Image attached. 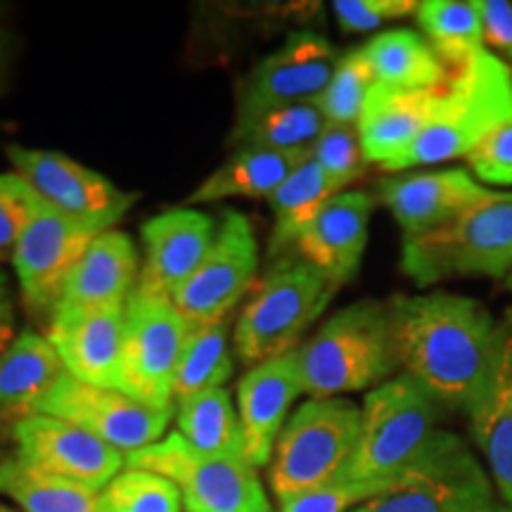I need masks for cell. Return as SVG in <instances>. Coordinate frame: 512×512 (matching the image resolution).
<instances>
[{
  "label": "cell",
  "instance_id": "6da1fadb",
  "mask_svg": "<svg viewBox=\"0 0 512 512\" xmlns=\"http://www.w3.org/2000/svg\"><path fill=\"white\" fill-rule=\"evenodd\" d=\"M387 304L399 366L439 403L467 411L496 370L501 318L451 292L401 294Z\"/></svg>",
  "mask_w": 512,
  "mask_h": 512
},
{
  "label": "cell",
  "instance_id": "7c38bea8",
  "mask_svg": "<svg viewBox=\"0 0 512 512\" xmlns=\"http://www.w3.org/2000/svg\"><path fill=\"white\" fill-rule=\"evenodd\" d=\"M36 413L72 422L128 456L164 437L174 408L157 411L117 389L95 387L62 373L50 392L38 401Z\"/></svg>",
  "mask_w": 512,
  "mask_h": 512
},
{
  "label": "cell",
  "instance_id": "52a82bcc",
  "mask_svg": "<svg viewBox=\"0 0 512 512\" xmlns=\"http://www.w3.org/2000/svg\"><path fill=\"white\" fill-rule=\"evenodd\" d=\"M361 406L349 399H309L285 422L275 444L268 482L283 503L332 482L354 456Z\"/></svg>",
  "mask_w": 512,
  "mask_h": 512
},
{
  "label": "cell",
  "instance_id": "603a6c76",
  "mask_svg": "<svg viewBox=\"0 0 512 512\" xmlns=\"http://www.w3.org/2000/svg\"><path fill=\"white\" fill-rule=\"evenodd\" d=\"M437 91H399L375 83L356 124L368 164L387 171L415 143L430 121Z\"/></svg>",
  "mask_w": 512,
  "mask_h": 512
},
{
  "label": "cell",
  "instance_id": "484cf974",
  "mask_svg": "<svg viewBox=\"0 0 512 512\" xmlns=\"http://www.w3.org/2000/svg\"><path fill=\"white\" fill-rule=\"evenodd\" d=\"M311 157V150H264L240 147L226 164L204 178L188 195V204L219 202L230 197L271 200L287 178Z\"/></svg>",
  "mask_w": 512,
  "mask_h": 512
},
{
  "label": "cell",
  "instance_id": "8992f818",
  "mask_svg": "<svg viewBox=\"0 0 512 512\" xmlns=\"http://www.w3.org/2000/svg\"><path fill=\"white\" fill-rule=\"evenodd\" d=\"M339 290L304 259H283L271 268L235 328V351L247 366L297 351L299 339L328 309Z\"/></svg>",
  "mask_w": 512,
  "mask_h": 512
},
{
  "label": "cell",
  "instance_id": "3957f363",
  "mask_svg": "<svg viewBox=\"0 0 512 512\" xmlns=\"http://www.w3.org/2000/svg\"><path fill=\"white\" fill-rule=\"evenodd\" d=\"M510 112V67L498 55L482 50L448 76L434 98L427 126L387 171L467 159Z\"/></svg>",
  "mask_w": 512,
  "mask_h": 512
},
{
  "label": "cell",
  "instance_id": "836d02e7",
  "mask_svg": "<svg viewBox=\"0 0 512 512\" xmlns=\"http://www.w3.org/2000/svg\"><path fill=\"white\" fill-rule=\"evenodd\" d=\"M183 494L155 472H119L98 496V512H181Z\"/></svg>",
  "mask_w": 512,
  "mask_h": 512
},
{
  "label": "cell",
  "instance_id": "5bb4252c",
  "mask_svg": "<svg viewBox=\"0 0 512 512\" xmlns=\"http://www.w3.org/2000/svg\"><path fill=\"white\" fill-rule=\"evenodd\" d=\"M259 268V245L252 223L240 211L228 209L214 245L171 297V304L190 325H214L226 320L245 297Z\"/></svg>",
  "mask_w": 512,
  "mask_h": 512
},
{
  "label": "cell",
  "instance_id": "f1b7e54d",
  "mask_svg": "<svg viewBox=\"0 0 512 512\" xmlns=\"http://www.w3.org/2000/svg\"><path fill=\"white\" fill-rule=\"evenodd\" d=\"M0 496L22 512H98V496L86 486L36 470L17 456L0 460Z\"/></svg>",
  "mask_w": 512,
  "mask_h": 512
},
{
  "label": "cell",
  "instance_id": "4fadbf2b",
  "mask_svg": "<svg viewBox=\"0 0 512 512\" xmlns=\"http://www.w3.org/2000/svg\"><path fill=\"white\" fill-rule=\"evenodd\" d=\"M98 235V230L81 226L41 202L12 252L19 294L31 316L53 318L69 273Z\"/></svg>",
  "mask_w": 512,
  "mask_h": 512
},
{
  "label": "cell",
  "instance_id": "44dd1931",
  "mask_svg": "<svg viewBox=\"0 0 512 512\" xmlns=\"http://www.w3.org/2000/svg\"><path fill=\"white\" fill-rule=\"evenodd\" d=\"M299 394H304V389L294 351L259 363L240 380V425L247 460L254 467L271 463L287 413Z\"/></svg>",
  "mask_w": 512,
  "mask_h": 512
},
{
  "label": "cell",
  "instance_id": "ee69618b",
  "mask_svg": "<svg viewBox=\"0 0 512 512\" xmlns=\"http://www.w3.org/2000/svg\"><path fill=\"white\" fill-rule=\"evenodd\" d=\"M503 285H505V290H510V292H512V271L508 273V278L503 280Z\"/></svg>",
  "mask_w": 512,
  "mask_h": 512
},
{
  "label": "cell",
  "instance_id": "d6986e66",
  "mask_svg": "<svg viewBox=\"0 0 512 512\" xmlns=\"http://www.w3.org/2000/svg\"><path fill=\"white\" fill-rule=\"evenodd\" d=\"M214 221L195 209H169L143 226L147 249L138 290L171 299L214 245Z\"/></svg>",
  "mask_w": 512,
  "mask_h": 512
},
{
  "label": "cell",
  "instance_id": "f546056e",
  "mask_svg": "<svg viewBox=\"0 0 512 512\" xmlns=\"http://www.w3.org/2000/svg\"><path fill=\"white\" fill-rule=\"evenodd\" d=\"M332 195L337 192L332 190L323 169L311 155L268 200L275 216L271 252H283V249L297 245V240L302 238L304 230L311 226Z\"/></svg>",
  "mask_w": 512,
  "mask_h": 512
},
{
  "label": "cell",
  "instance_id": "d590c367",
  "mask_svg": "<svg viewBox=\"0 0 512 512\" xmlns=\"http://www.w3.org/2000/svg\"><path fill=\"white\" fill-rule=\"evenodd\" d=\"M311 155L335 192H344L351 181H356L363 174L368 164L366 155H363L358 126L347 124L325 126L311 147Z\"/></svg>",
  "mask_w": 512,
  "mask_h": 512
},
{
  "label": "cell",
  "instance_id": "1f68e13d",
  "mask_svg": "<svg viewBox=\"0 0 512 512\" xmlns=\"http://www.w3.org/2000/svg\"><path fill=\"white\" fill-rule=\"evenodd\" d=\"M230 373H233V358L228 349L226 320L214 325H192L176 370L174 399L223 389Z\"/></svg>",
  "mask_w": 512,
  "mask_h": 512
},
{
  "label": "cell",
  "instance_id": "f35d334b",
  "mask_svg": "<svg viewBox=\"0 0 512 512\" xmlns=\"http://www.w3.org/2000/svg\"><path fill=\"white\" fill-rule=\"evenodd\" d=\"M467 164L486 188L512 185V112L467 155Z\"/></svg>",
  "mask_w": 512,
  "mask_h": 512
},
{
  "label": "cell",
  "instance_id": "277c9868",
  "mask_svg": "<svg viewBox=\"0 0 512 512\" xmlns=\"http://www.w3.org/2000/svg\"><path fill=\"white\" fill-rule=\"evenodd\" d=\"M437 403L406 373L368 392L361 406L356 451L339 477L392 489L420 463L437 439Z\"/></svg>",
  "mask_w": 512,
  "mask_h": 512
},
{
  "label": "cell",
  "instance_id": "8d00e7d4",
  "mask_svg": "<svg viewBox=\"0 0 512 512\" xmlns=\"http://www.w3.org/2000/svg\"><path fill=\"white\" fill-rule=\"evenodd\" d=\"M41 207V197L31 190L22 176L0 174V264L12 261V252L36 209Z\"/></svg>",
  "mask_w": 512,
  "mask_h": 512
},
{
  "label": "cell",
  "instance_id": "8fae6325",
  "mask_svg": "<svg viewBox=\"0 0 512 512\" xmlns=\"http://www.w3.org/2000/svg\"><path fill=\"white\" fill-rule=\"evenodd\" d=\"M5 155L15 174L31 185L41 202L98 233L112 230L138 200L136 192L119 190L110 178L62 152L12 143L5 147Z\"/></svg>",
  "mask_w": 512,
  "mask_h": 512
},
{
  "label": "cell",
  "instance_id": "d6a6232c",
  "mask_svg": "<svg viewBox=\"0 0 512 512\" xmlns=\"http://www.w3.org/2000/svg\"><path fill=\"white\" fill-rule=\"evenodd\" d=\"M328 119L320 112L318 102L283 107L268 112L252 124L235 128L233 143L240 147H264V150H311Z\"/></svg>",
  "mask_w": 512,
  "mask_h": 512
},
{
  "label": "cell",
  "instance_id": "d4e9b609",
  "mask_svg": "<svg viewBox=\"0 0 512 512\" xmlns=\"http://www.w3.org/2000/svg\"><path fill=\"white\" fill-rule=\"evenodd\" d=\"M136 271L138 256L131 238L121 230H105L69 273L60 306L126 304Z\"/></svg>",
  "mask_w": 512,
  "mask_h": 512
},
{
  "label": "cell",
  "instance_id": "f6af8a7d",
  "mask_svg": "<svg viewBox=\"0 0 512 512\" xmlns=\"http://www.w3.org/2000/svg\"><path fill=\"white\" fill-rule=\"evenodd\" d=\"M0 512H17V510H12V508H8V505L0 503Z\"/></svg>",
  "mask_w": 512,
  "mask_h": 512
},
{
  "label": "cell",
  "instance_id": "9c48e42d",
  "mask_svg": "<svg viewBox=\"0 0 512 512\" xmlns=\"http://www.w3.org/2000/svg\"><path fill=\"white\" fill-rule=\"evenodd\" d=\"M126 467L174 482L188 512H271L256 467L247 458L204 456L178 432L128 453Z\"/></svg>",
  "mask_w": 512,
  "mask_h": 512
},
{
  "label": "cell",
  "instance_id": "2e32d148",
  "mask_svg": "<svg viewBox=\"0 0 512 512\" xmlns=\"http://www.w3.org/2000/svg\"><path fill=\"white\" fill-rule=\"evenodd\" d=\"M10 439L15 441L19 460L86 486L95 494H100L126 465L124 453L117 448L107 446L72 422L50 415H29L12 430Z\"/></svg>",
  "mask_w": 512,
  "mask_h": 512
},
{
  "label": "cell",
  "instance_id": "74e56055",
  "mask_svg": "<svg viewBox=\"0 0 512 512\" xmlns=\"http://www.w3.org/2000/svg\"><path fill=\"white\" fill-rule=\"evenodd\" d=\"M389 491L387 486L349 482V479H332V482L304 491V494L287 498L280 503V512H347L358 505L368 503L370 498Z\"/></svg>",
  "mask_w": 512,
  "mask_h": 512
},
{
  "label": "cell",
  "instance_id": "e0dca14e",
  "mask_svg": "<svg viewBox=\"0 0 512 512\" xmlns=\"http://www.w3.org/2000/svg\"><path fill=\"white\" fill-rule=\"evenodd\" d=\"M124 323L126 304L57 306L46 337L64 373L95 387L117 389Z\"/></svg>",
  "mask_w": 512,
  "mask_h": 512
},
{
  "label": "cell",
  "instance_id": "ffe728a7",
  "mask_svg": "<svg viewBox=\"0 0 512 512\" xmlns=\"http://www.w3.org/2000/svg\"><path fill=\"white\" fill-rule=\"evenodd\" d=\"M375 200L368 192L344 190L332 195L297 240L299 259L309 261L342 287L354 278L368 245Z\"/></svg>",
  "mask_w": 512,
  "mask_h": 512
},
{
  "label": "cell",
  "instance_id": "30bf717a",
  "mask_svg": "<svg viewBox=\"0 0 512 512\" xmlns=\"http://www.w3.org/2000/svg\"><path fill=\"white\" fill-rule=\"evenodd\" d=\"M190 330L171 299L133 287L126 299L117 392L157 411H171L176 370Z\"/></svg>",
  "mask_w": 512,
  "mask_h": 512
},
{
  "label": "cell",
  "instance_id": "5b68a950",
  "mask_svg": "<svg viewBox=\"0 0 512 512\" xmlns=\"http://www.w3.org/2000/svg\"><path fill=\"white\" fill-rule=\"evenodd\" d=\"M401 268L418 287L448 278L505 280L512 271V192L489 190L446 226L403 238Z\"/></svg>",
  "mask_w": 512,
  "mask_h": 512
},
{
  "label": "cell",
  "instance_id": "ab89813d",
  "mask_svg": "<svg viewBox=\"0 0 512 512\" xmlns=\"http://www.w3.org/2000/svg\"><path fill=\"white\" fill-rule=\"evenodd\" d=\"M415 0H335L332 10L344 31H373L394 19L418 15Z\"/></svg>",
  "mask_w": 512,
  "mask_h": 512
},
{
  "label": "cell",
  "instance_id": "4316f807",
  "mask_svg": "<svg viewBox=\"0 0 512 512\" xmlns=\"http://www.w3.org/2000/svg\"><path fill=\"white\" fill-rule=\"evenodd\" d=\"M375 81L399 91H437L448 81V69L434 48L411 29L382 31L363 46Z\"/></svg>",
  "mask_w": 512,
  "mask_h": 512
},
{
  "label": "cell",
  "instance_id": "ac0fdd59",
  "mask_svg": "<svg viewBox=\"0 0 512 512\" xmlns=\"http://www.w3.org/2000/svg\"><path fill=\"white\" fill-rule=\"evenodd\" d=\"M486 192L489 188L465 169L396 176L380 183V200L392 211L403 238H420L446 226Z\"/></svg>",
  "mask_w": 512,
  "mask_h": 512
},
{
  "label": "cell",
  "instance_id": "83f0119b",
  "mask_svg": "<svg viewBox=\"0 0 512 512\" xmlns=\"http://www.w3.org/2000/svg\"><path fill=\"white\" fill-rule=\"evenodd\" d=\"M178 434L204 456L247 458L242 425L226 389H211L176 401Z\"/></svg>",
  "mask_w": 512,
  "mask_h": 512
},
{
  "label": "cell",
  "instance_id": "9a60e30c",
  "mask_svg": "<svg viewBox=\"0 0 512 512\" xmlns=\"http://www.w3.org/2000/svg\"><path fill=\"white\" fill-rule=\"evenodd\" d=\"M337 62V48L328 38L313 31H294L245 81L235 128L283 107L316 102L328 88Z\"/></svg>",
  "mask_w": 512,
  "mask_h": 512
},
{
  "label": "cell",
  "instance_id": "b9f144b4",
  "mask_svg": "<svg viewBox=\"0 0 512 512\" xmlns=\"http://www.w3.org/2000/svg\"><path fill=\"white\" fill-rule=\"evenodd\" d=\"M17 306L15 292H12L10 275L0 268V356L15 342L17 337Z\"/></svg>",
  "mask_w": 512,
  "mask_h": 512
},
{
  "label": "cell",
  "instance_id": "cb8c5ba5",
  "mask_svg": "<svg viewBox=\"0 0 512 512\" xmlns=\"http://www.w3.org/2000/svg\"><path fill=\"white\" fill-rule=\"evenodd\" d=\"M62 373V361L48 337L19 332L0 356V434L10 437L19 422L36 415L38 401Z\"/></svg>",
  "mask_w": 512,
  "mask_h": 512
},
{
  "label": "cell",
  "instance_id": "4dcf8cb0",
  "mask_svg": "<svg viewBox=\"0 0 512 512\" xmlns=\"http://www.w3.org/2000/svg\"><path fill=\"white\" fill-rule=\"evenodd\" d=\"M418 24L444 64H465L482 53L484 31L475 0H425Z\"/></svg>",
  "mask_w": 512,
  "mask_h": 512
},
{
  "label": "cell",
  "instance_id": "7bdbcfd3",
  "mask_svg": "<svg viewBox=\"0 0 512 512\" xmlns=\"http://www.w3.org/2000/svg\"><path fill=\"white\" fill-rule=\"evenodd\" d=\"M5 67H8V36L5 31H0V88H3Z\"/></svg>",
  "mask_w": 512,
  "mask_h": 512
},
{
  "label": "cell",
  "instance_id": "7402d4cb",
  "mask_svg": "<svg viewBox=\"0 0 512 512\" xmlns=\"http://www.w3.org/2000/svg\"><path fill=\"white\" fill-rule=\"evenodd\" d=\"M501 354L482 396L467 408L472 439L501 501L512 510V306L501 316Z\"/></svg>",
  "mask_w": 512,
  "mask_h": 512
},
{
  "label": "cell",
  "instance_id": "60d3db41",
  "mask_svg": "<svg viewBox=\"0 0 512 512\" xmlns=\"http://www.w3.org/2000/svg\"><path fill=\"white\" fill-rule=\"evenodd\" d=\"M482 17L484 43L512 60V3L508 0H475Z\"/></svg>",
  "mask_w": 512,
  "mask_h": 512
},
{
  "label": "cell",
  "instance_id": "7a4b0ae2",
  "mask_svg": "<svg viewBox=\"0 0 512 512\" xmlns=\"http://www.w3.org/2000/svg\"><path fill=\"white\" fill-rule=\"evenodd\" d=\"M294 356L311 399H342V394L380 387L399 368L389 304L363 299L337 311Z\"/></svg>",
  "mask_w": 512,
  "mask_h": 512
},
{
  "label": "cell",
  "instance_id": "e575fe53",
  "mask_svg": "<svg viewBox=\"0 0 512 512\" xmlns=\"http://www.w3.org/2000/svg\"><path fill=\"white\" fill-rule=\"evenodd\" d=\"M375 83L373 67H370L363 48L339 57L328 88L316 100L328 124L356 126Z\"/></svg>",
  "mask_w": 512,
  "mask_h": 512
},
{
  "label": "cell",
  "instance_id": "ba28073f",
  "mask_svg": "<svg viewBox=\"0 0 512 512\" xmlns=\"http://www.w3.org/2000/svg\"><path fill=\"white\" fill-rule=\"evenodd\" d=\"M351 512H512L489 470L458 434L439 430L430 451L392 489Z\"/></svg>",
  "mask_w": 512,
  "mask_h": 512
},
{
  "label": "cell",
  "instance_id": "bcb514c9",
  "mask_svg": "<svg viewBox=\"0 0 512 512\" xmlns=\"http://www.w3.org/2000/svg\"><path fill=\"white\" fill-rule=\"evenodd\" d=\"M5 456H8V453H5V451H3V441H0V460H3Z\"/></svg>",
  "mask_w": 512,
  "mask_h": 512
}]
</instances>
